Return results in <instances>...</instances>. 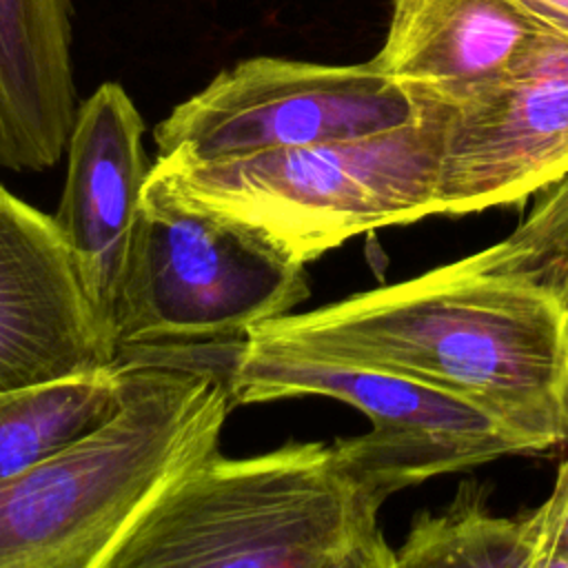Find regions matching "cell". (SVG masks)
I'll list each match as a JSON object with an SVG mask.
<instances>
[{
	"label": "cell",
	"mask_w": 568,
	"mask_h": 568,
	"mask_svg": "<svg viewBox=\"0 0 568 568\" xmlns=\"http://www.w3.org/2000/svg\"><path fill=\"white\" fill-rule=\"evenodd\" d=\"M248 342L446 388L546 450L568 444V175L499 242L271 320Z\"/></svg>",
	"instance_id": "6da1fadb"
},
{
	"label": "cell",
	"mask_w": 568,
	"mask_h": 568,
	"mask_svg": "<svg viewBox=\"0 0 568 568\" xmlns=\"http://www.w3.org/2000/svg\"><path fill=\"white\" fill-rule=\"evenodd\" d=\"M386 497L339 442L215 448L151 499L104 568H397Z\"/></svg>",
	"instance_id": "7a4b0ae2"
},
{
	"label": "cell",
	"mask_w": 568,
	"mask_h": 568,
	"mask_svg": "<svg viewBox=\"0 0 568 568\" xmlns=\"http://www.w3.org/2000/svg\"><path fill=\"white\" fill-rule=\"evenodd\" d=\"M118 410L0 479V568H104L151 499L220 448L235 406L211 373L122 362Z\"/></svg>",
	"instance_id": "3957f363"
},
{
	"label": "cell",
	"mask_w": 568,
	"mask_h": 568,
	"mask_svg": "<svg viewBox=\"0 0 568 568\" xmlns=\"http://www.w3.org/2000/svg\"><path fill=\"white\" fill-rule=\"evenodd\" d=\"M446 113L430 106L382 133L224 162L155 158L151 171L308 264L355 235L435 215Z\"/></svg>",
	"instance_id": "277c9868"
},
{
	"label": "cell",
	"mask_w": 568,
	"mask_h": 568,
	"mask_svg": "<svg viewBox=\"0 0 568 568\" xmlns=\"http://www.w3.org/2000/svg\"><path fill=\"white\" fill-rule=\"evenodd\" d=\"M118 362L206 371L226 386L233 404L302 395L339 399L362 410L373 428L337 442L388 497L442 473L546 450L537 439L446 388L373 366L260 346L246 337L126 348L118 353Z\"/></svg>",
	"instance_id": "5b68a950"
},
{
	"label": "cell",
	"mask_w": 568,
	"mask_h": 568,
	"mask_svg": "<svg viewBox=\"0 0 568 568\" xmlns=\"http://www.w3.org/2000/svg\"><path fill=\"white\" fill-rule=\"evenodd\" d=\"M304 266L262 231L178 195L151 171L124 266L115 348L246 337L311 295Z\"/></svg>",
	"instance_id": "8992f818"
},
{
	"label": "cell",
	"mask_w": 568,
	"mask_h": 568,
	"mask_svg": "<svg viewBox=\"0 0 568 568\" xmlns=\"http://www.w3.org/2000/svg\"><path fill=\"white\" fill-rule=\"evenodd\" d=\"M424 113L371 60L322 64L273 55L220 71L153 131L158 158L224 162L382 133Z\"/></svg>",
	"instance_id": "52a82bcc"
},
{
	"label": "cell",
	"mask_w": 568,
	"mask_h": 568,
	"mask_svg": "<svg viewBox=\"0 0 568 568\" xmlns=\"http://www.w3.org/2000/svg\"><path fill=\"white\" fill-rule=\"evenodd\" d=\"M568 175V33L539 22L510 69L446 113L435 215L508 206Z\"/></svg>",
	"instance_id": "ba28073f"
},
{
	"label": "cell",
	"mask_w": 568,
	"mask_h": 568,
	"mask_svg": "<svg viewBox=\"0 0 568 568\" xmlns=\"http://www.w3.org/2000/svg\"><path fill=\"white\" fill-rule=\"evenodd\" d=\"M115 364L53 215L0 184V393Z\"/></svg>",
	"instance_id": "9c48e42d"
},
{
	"label": "cell",
	"mask_w": 568,
	"mask_h": 568,
	"mask_svg": "<svg viewBox=\"0 0 568 568\" xmlns=\"http://www.w3.org/2000/svg\"><path fill=\"white\" fill-rule=\"evenodd\" d=\"M144 120L118 82L78 104L67 144V180L53 222L113 355L115 315L142 189L151 173Z\"/></svg>",
	"instance_id": "30bf717a"
},
{
	"label": "cell",
	"mask_w": 568,
	"mask_h": 568,
	"mask_svg": "<svg viewBox=\"0 0 568 568\" xmlns=\"http://www.w3.org/2000/svg\"><path fill=\"white\" fill-rule=\"evenodd\" d=\"M537 29L513 0H393L371 62L419 109L453 111L499 80Z\"/></svg>",
	"instance_id": "8fae6325"
},
{
	"label": "cell",
	"mask_w": 568,
	"mask_h": 568,
	"mask_svg": "<svg viewBox=\"0 0 568 568\" xmlns=\"http://www.w3.org/2000/svg\"><path fill=\"white\" fill-rule=\"evenodd\" d=\"M78 104L69 0H0V169L58 164Z\"/></svg>",
	"instance_id": "7c38bea8"
},
{
	"label": "cell",
	"mask_w": 568,
	"mask_h": 568,
	"mask_svg": "<svg viewBox=\"0 0 568 568\" xmlns=\"http://www.w3.org/2000/svg\"><path fill=\"white\" fill-rule=\"evenodd\" d=\"M122 399V366L0 393V479L106 422Z\"/></svg>",
	"instance_id": "4fadbf2b"
},
{
	"label": "cell",
	"mask_w": 568,
	"mask_h": 568,
	"mask_svg": "<svg viewBox=\"0 0 568 568\" xmlns=\"http://www.w3.org/2000/svg\"><path fill=\"white\" fill-rule=\"evenodd\" d=\"M399 566L532 568L535 544L528 515L501 517L486 508L484 488L462 484L439 513H422L395 548Z\"/></svg>",
	"instance_id": "5bb4252c"
},
{
	"label": "cell",
	"mask_w": 568,
	"mask_h": 568,
	"mask_svg": "<svg viewBox=\"0 0 568 568\" xmlns=\"http://www.w3.org/2000/svg\"><path fill=\"white\" fill-rule=\"evenodd\" d=\"M528 521L535 544L532 568H568V457L557 468L550 495L528 513Z\"/></svg>",
	"instance_id": "9a60e30c"
},
{
	"label": "cell",
	"mask_w": 568,
	"mask_h": 568,
	"mask_svg": "<svg viewBox=\"0 0 568 568\" xmlns=\"http://www.w3.org/2000/svg\"><path fill=\"white\" fill-rule=\"evenodd\" d=\"M530 18L568 33V0H513Z\"/></svg>",
	"instance_id": "2e32d148"
}]
</instances>
